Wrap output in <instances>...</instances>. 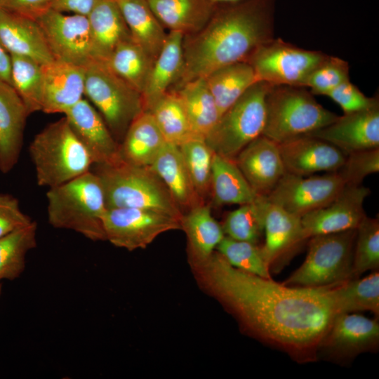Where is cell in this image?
<instances>
[{"label":"cell","mask_w":379,"mask_h":379,"mask_svg":"<svg viewBox=\"0 0 379 379\" xmlns=\"http://www.w3.org/2000/svg\"><path fill=\"white\" fill-rule=\"evenodd\" d=\"M328 55L274 37L257 48L246 62L253 67L258 81L302 87L308 75Z\"/></svg>","instance_id":"30bf717a"},{"label":"cell","mask_w":379,"mask_h":379,"mask_svg":"<svg viewBox=\"0 0 379 379\" xmlns=\"http://www.w3.org/2000/svg\"><path fill=\"white\" fill-rule=\"evenodd\" d=\"M35 20L55 60L83 67L96 60L87 16L48 9Z\"/></svg>","instance_id":"7c38bea8"},{"label":"cell","mask_w":379,"mask_h":379,"mask_svg":"<svg viewBox=\"0 0 379 379\" xmlns=\"http://www.w3.org/2000/svg\"><path fill=\"white\" fill-rule=\"evenodd\" d=\"M338 117L321 105L305 87L271 86L266 97L262 135L280 143L317 131Z\"/></svg>","instance_id":"8992f818"},{"label":"cell","mask_w":379,"mask_h":379,"mask_svg":"<svg viewBox=\"0 0 379 379\" xmlns=\"http://www.w3.org/2000/svg\"><path fill=\"white\" fill-rule=\"evenodd\" d=\"M345 185L337 171L309 177L285 173L266 198L289 213L302 218L327 205Z\"/></svg>","instance_id":"4fadbf2b"},{"label":"cell","mask_w":379,"mask_h":379,"mask_svg":"<svg viewBox=\"0 0 379 379\" xmlns=\"http://www.w3.org/2000/svg\"><path fill=\"white\" fill-rule=\"evenodd\" d=\"M211 193L215 206L242 205L253 202L258 197L234 160L215 152L211 167Z\"/></svg>","instance_id":"1f68e13d"},{"label":"cell","mask_w":379,"mask_h":379,"mask_svg":"<svg viewBox=\"0 0 379 379\" xmlns=\"http://www.w3.org/2000/svg\"><path fill=\"white\" fill-rule=\"evenodd\" d=\"M37 224H31L0 237V281L20 276L26 265V256L36 246Z\"/></svg>","instance_id":"8d00e7d4"},{"label":"cell","mask_w":379,"mask_h":379,"mask_svg":"<svg viewBox=\"0 0 379 379\" xmlns=\"http://www.w3.org/2000/svg\"><path fill=\"white\" fill-rule=\"evenodd\" d=\"M275 0H248L217 6L199 31L184 35L183 65L175 90L241 61L274 38Z\"/></svg>","instance_id":"7a4b0ae2"},{"label":"cell","mask_w":379,"mask_h":379,"mask_svg":"<svg viewBox=\"0 0 379 379\" xmlns=\"http://www.w3.org/2000/svg\"><path fill=\"white\" fill-rule=\"evenodd\" d=\"M105 62L113 72L142 94L154 61L130 38L117 45Z\"/></svg>","instance_id":"e575fe53"},{"label":"cell","mask_w":379,"mask_h":379,"mask_svg":"<svg viewBox=\"0 0 379 379\" xmlns=\"http://www.w3.org/2000/svg\"><path fill=\"white\" fill-rule=\"evenodd\" d=\"M326 96L336 102L344 114L365 109L379 102L378 97L365 95L350 80L337 86Z\"/></svg>","instance_id":"f6af8a7d"},{"label":"cell","mask_w":379,"mask_h":379,"mask_svg":"<svg viewBox=\"0 0 379 379\" xmlns=\"http://www.w3.org/2000/svg\"><path fill=\"white\" fill-rule=\"evenodd\" d=\"M216 251L235 268L261 277L272 278L261 246L258 244L225 236L218 245Z\"/></svg>","instance_id":"60d3db41"},{"label":"cell","mask_w":379,"mask_h":379,"mask_svg":"<svg viewBox=\"0 0 379 379\" xmlns=\"http://www.w3.org/2000/svg\"><path fill=\"white\" fill-rule=\"evenodd\" d=\"M357 229L316 235L308 240L302 264L282 284L298 288H331L353 279Z\"/></svg>","instance_id":"52a82bcc"},{"label":"cell","mask_w":379,"mask_h":379,"mask_svg":"<svg viewBox=\"0 0 379 379\" xmlns=\"http://www.w3.org/2000/svg\"><path fill=\"white\" fill-rule=\"evenodd\" d=\"M87 18L96 60L106 61L117 45L131 38L115 0H99Z\"/></svg>","instance_id":"83f0119b"},{"label":"cell","mask_w":379,"mask_h":379,"mask_svg":"<svg viewBox=\"0 0 379 379\" xmlns=\"http://www.w3.org/2000/svg\"><path fill=\"white\" fill-rule=\"evenodd\" d=\"M192 184L204 201L211 193V167L214 152L205 140L192 138L178 146Z\"/></svg>","instance_id":"ab89813d"},{"label":"cell","mask_w":379,"mask_h":379,"mask_svg":"<svg viewBox=\"0 0 379 379\" xmlns=\"http://www.w3.org/2000/svg\"><path fill=\"white\" fill-rule=\"evenodd\" d=\"M0 42L11 55L31 58L41 65L54 58L34 18L0 8Z\"/></svg>","instance_id":"7402d4cb"},{"label":"cell","mask_w":379,"mask_h":379,"mask_svg":"<svg viewBox=\"0 0 379 379\" xmlns=\"http://www.w3.org/2000/svg\"><path fill=\"white\" fill-rule=\"evenodd\" d=\"M86 95L102 116L117 141L122 140L145 107L142 94L113 72L102 60L85 67Z\"/></svg>","instance_id":"ba28073f"},{"label":"cell","mask_w":379,"mask_h":379,"mask_svg":"<svg viewBox=\"0 0 379 379\" xmlns=\"http://www.w3.org/2000/svg\"><path fill=\"white\" fill-rule=\"evenodd\" d=\"M46 198L48 220L53 227L74 231L91 241H106L105 193L99 178L91 170L48 188Z\"/></svg>","instance_id":"3957f363"},{"label":"cell","mask_w":379,"mask_h":379,"mask_svg":"<svg viewBox=\"0 0 379 379\" xmlns=\"http://www.w3.org/2000/svg\"><path fill=\"white\" fill-rule=\"evenodd\" d=\"M347 61L328 55L307 77L302 87L310 88L313 95H327L343 82L350 80Z\"/></svg>","instance_id":"7bdbcfd3"},{"label":"cell","mask_w":379,"mask_h":379,"mask_svg":"<svg viewBox=\"0 0 379 379\" xmlns=\"http://www.w3.org/2000/svg\"><path fill=\"white\" fill-rule=\"evenodd\" d=\"M180 225L187 236L191 266L206 261L225 236L222 225L212 215L211 206L206 203L183 213Z\"/></svg>","instance_id":"d4e9b609"},{"label":"cell","mask_w":379,"mask_h":379,"mask_svg":"<svg viewBox=\"0 0 379 379\" xmlns=\"http://www.w3.org/2000/svg\"><path fill=\"white\" fill-rule=\"evenodd\" d=\"M204 78L220 116L258 82L253 67L246 61L222 67Z\"/></svg>","instance_id":"d6a6232c"},{"label":"cell","mask_w":379,"mask_h":379,"mask_svg":"<svg viewBox=\"0 0 379 379\" xmlns=\"http://www.w3.org/2000/svg\"><path fill=\"white\" fill-rule=\"evenodd\" d=\"M41 69L42 112L65 114L83 98L85 67L54 59Z\"/></svg>","instance_id":"44dd1931"},{"label":"cell","mask_w":379,"mask_h":379,"mask_svg":"<svg viewBox=\"0 0 379 379\" xmlns=\"http://www.w3.org/2000/svg\"><path fill=\"white\" fill-rule=\"evenodd\" d=\"M197 279L253 337L300 363L318 359L339 314L331 288H298L232 266L218 251L192 266Z\"/></svg>","instance_id":"6da1fadb"},{"label":"cell","mask_w":379,"mask_h":379,"mask_svg":"<svg viewBox=\"0 0 379 379\" xmlns=\"http://www.w3.org/2000/svg\"><path fill=\"white\" fill-rule=\"evenodd\" d=\"M379 267V220L367 215L357 228L353 254V279Z\"/></svg>","instance_id":"b9f144b4"},{"label":"cell","mask_w":379,"mask_h":379,"mask_svg":"<svg viewBox=\"0 0 379 379\" xmlns=\"http://www.w3.org/2000/svg\"><path fill=\"white\" fill-rule=\"evenodd\" d=\"M270 87L267 83L256 82L220 116L205 139L215 153L234 159L243 148L262 135Z\"/></svg>","instance_id":"9c48e42d"},{"label":"cell","mask_w":379,"mask_h":379,"mask_svg":"<svg viewBox=\"0 0 379 379\" xmlns=\"http://www.w3.org/2000/svg\"><path fill=\"white\" fill-rule=\"evenodd\" d=\"M99 0H53L51 9L88 16Z\"/></svg>","instance_id":"c3c4849f"},{"label":"cell","mask_w":379,"mask_h":379,"mask_svg":"<svg viewBox=\"0 0 379 379\" xmlns=\"http://www.w3.org/2000/svg\"><path fill=\"white\" fill-rule=\"evenodd\" d=\"M149 167L166 186L182 211L205 203L192 184L178 146L166 142Z\"/></svg>","instance_id":"cb8c5ba5"},{"label":"cell","mask_w":379,"mask_h":379,"mask_svg":"<svg viewBox=\"0 0 379 379\" xmlns=\"http://www.w3.org/2000/svg\"><path fill=\"white\" fill-rule=\"evenodd\" d=\"M105 193L107 208H135L166 213L180 220L183 212L148 166L119 161L93 165Z\"/></svg>","instance_id":"277c9868"},{"label":"cell","mask_w":379,"mask_h":379,"mask_svg":"<svg viewBox=\"0 0 379 379\" xmlns=\"http://www.w3.org/2000/svg\"><path fill=\"white\" fill-rule=\"evenodd\" d=\"M163 26L184 35L201 30L216 7L210 0H147Z\"/></svg>","instance_id":"f1b7e54d"},{"label":"cell","mask_w":379,"mask_h":379,"mask_svg":"<svg viewBox=\"0 0 379 379\" xmlns=\"http://www.w3.org/2000/svg\"><path fill=\"white\" fill-rule=\"evenodd\" d=\"M339 314L368 311L379 316V272L331 287Z\"/></svg>","instance_id":"836d02e7"},{"label":"cell","mask_w":379,"mask_h":379,"mask_svg":"<svg viewBox=\"0 0 379 379\" xmlns=\"http://www.w3.org/2000/svg\"><path fill=\"white\" fill-rule=\"evenodd\" d=\"M38 185L54 187L89 171L93 161L67 119L46 126L30 143Z\"/></svg>","instance_id":"5b68a950"},{"label":"cell","mask_w":379,"mask_h":379,"mask_svg":"<svg viewBox=\"0 0 379 379\" xmlns=\"http://www.w3.org/2000/svg\"><path fill=\"white\" fill-rule=\"evenodd\" d=\"M184 34L170 31L156 58L142 93L145 111L178 79L183 65Z\"/></svg>","instance_id":"484cf974"},{"label":"cell","mask_w":379,"mask_h":379,"mask_svg":"<svg viewBox=\"0 0 379 379\" xmlns=\"http://www.w3.org/2000/svg\"><path fill=\"white\" fill-rule=\"evenodd\" d=\"M0 80L11 85V58L0 42Z\"/></svg>","instance_id":"681fc988"},{"label":"cell","mask_w":379,"mask_h":379,"mask_svg":"<svg viewBox=\"0 0 379 379\" xmlns=\"http://www.w3.org/2000/svg\"><path fill=\"white\" fill-rule=\"evenodd\" d=\"M132 39L154 61L167 34L147 0H115Z\"/></svg>","instance_id":"f546056e"},{"label":"cell","mask_w":379,"mask_h":379,"mask_svg":"<svg viewBox=\"0 0 379 379\" xmlns=\"http://www.w3.org/2000/svg\"><path fill=\"white\" fill-rule=\"evenodd\" d=\"M0 293H1V284H0Z\"/></svg>","instance_id":"816d5d0a"},{"label":"cell","mask_w":379,"mask_h":379,"mask_svg":"<svg viewBox=\"0 0 379 379\" xmlns=\"http://www.w3.org/2000/svg\"><path fill=\"white\" fill-rule=\"evenodd\" d=\"M264 236L261 251L270 272H274L281 269L308 240L303 232L301 218L289 213L268 201Z\"/></svg>","instance_id":"d6986e66"},{"label":"cell","mask_w":379,"mask_h":379,"mask_svg":"<svg viewBox=\"0 0 379 379\" xmlns=\"http://www.w3.org/2000/svg\"><path fill=\"white\" fill-rule=\"evenodd\" d=\"M379 345L378 318L341 313L333 319L318 350V358L348 361L359 354L376 351Z\"/></svg>","instance_id":"5bb4252c"},{"label":"cell","mask_w":379,"mask_h":379,"mask_svg":"<svg viewBox=\"0 0 379 379\" xmlns=\"http://www.w3.org/2000/svg\"><path fill=\"white\" fill-rule=\"evenodd\" d=\"M286 173L308 176L318 172L338 171L346 154L332 144L310 135L278 143Z\"/></svg>","instance_id":"2e32d148"},{"label":"cell","mask_w":379,"mask_h":379,"mask_svg":"<svg viewBox=\"0 0 379 379\" xmlns=\"http://www.w3.org/2000/svg\"><path fill=\"white\" fill-rule=\"evenodd\" d=\"M335 146L346 154L379 147V102L365 109L343 114L310 134Z\"/></svg>","instance_id":"e0dca14e"},{"label":"cell","mask_w":379,"mask_h":379,"mask_svg":"<svg viewBox=\"0 0 379 379\" xmlns=\"http://www.w3.org/2000/svg\"><path fill=\"white\" fill-rule=\"evenodd\" d=\"M267 204L266 197L258 196L253 202L239 205L228 213L221 225L225 235L258 244L264 234Z\"/></svg>","instance_id":"74e56055"},{"label":"cell","mask_w":379,"mask_h":379,"mask_svg":"<svg viewBox=\"0 0 379 379\" xmlns=\"http://www.w3.org/2000/svg\"><path fill=\"white\" fill-rule=\"evenodd\" d=\"M337 171L346 185H361L366 176L379 171V147L347 154Z\"/></svg>","instance_id":"ee69618b"},{"label":"cell","mask_w":379,"mask_h":379,"mask_svg":"<svg viewBox=\"0 0 379 379\" xmlns=\"http://www.w3.org/2000/svg\"><path fill=\"white\" fill-rule=\"evenodd\" d=\"M103 225L106 240L130 251L145 248L166 232L181 230L180 220L177 218L135 208H107Z\"/></svg>","instance_id":"8fae6325"},{"label":"cell","mask_w":379,"mask_h":379,"mask_svg":"<svg viewBox=\"0 0 379 379\" xmlns=\"http://www.w3.org/2000/svg\"><path fill=\"white\" fill-rule=\"evenodd\" d=\"M166 143L152 114L144 111L128 128L119 143L121 161L149 166Z\"/></svg>","instance_id":"4316f807"},{"label":"cell","mask_w":379,"mask_h":379,"mask_svg":"<svg viewBox=\"0 0 379 379\" xmlns=\"http://www.w3.org/2000/svg\"><path fill=\"white\" fill-rule=\"evenodd\" d=\"M11 86L23 101L28 113L41 111V65L20 55H11Z\"/></svg>","instance_id":"f35d334b"},{"label":"cell","mask_w":379,"mask_h":379,"mask_svg":"<svg viewBox=\"0 0 379 379\" xmlns=\"http://www.w3.org/2000/svg\"><path fill=\"white\" fill-rule=\"evenodd\" d=\"M33 221L21 211L15 197L8 194H0V237Z\"/></svg>","instance_id":"bcb514c9"},{"label":"cell","mask_w":379,"mask_h":379,"mask_svg":"<svg viewBox=\"0 0 379 379\" xmlns=\"http://www.w3.org/2000/svg\"><path fill=\"white\" fill-rule=\"evenodd\" d=\"M234 160L258 196L267 197L286 173L278 143L263 135L248 144Z\"/></svg>","instance_id":"ffe728a7"},{"label":"cell","mask_w":379,"mask_h":379,"mask_svg":"<svg viewBox=\"0 0 379 379\" xmlns=\"http://www.w3.org/2000/svg\"><path fill=\"white\" fill-rule=\"evenodd\" d=\"M146 111L152 114L166 142L180 146L194 138L182 102L175 91H167Z\"/></svg>","instance_id":"d590c367"},{"label":"cell","mask_w":379,"mask_h":379,"mask_svg":"<svg viewBox=\"0 0 379 379\" xmlns=\"http://www.w3.org/2000/svg\"><path fill=\"white\" fill-rule=\"evenodd\" d=\"M175 91L182 102L194 138L205 140L220 117L205 78L192 80Z\"/></svg>","instance_id":"4dcf8cb0"},{"label":"cell","mask_w":379,"mask_h":379,"mask_svg":"<svg viewBox=\"0 0 379 379\" xmlns=\"http://www.w3.org/2000/svg\"><path fill=\"white\" fill-rule=\"evenodd\" d=\"M211 2L215 6L234 4L240 2H244L248 0H210Z\"/></svg>","instance_id":"f907efd6"},{"label":"cell","mask_w":379,"mask_h":379,"mask_svg":"<svg viewBox=\"0 0 379 379\" xmlns=\"http://www.w3.org/2000/svg\"><path fill=\"white\" fill-rule=\"evenodd\" d=\"M74 133L89 154L93 165L121 161L119 143L98 111L82 98L65 114Z\"/></svg>","instance_id":"ac0fdd59"},{"label":"cell","mask_w":379,"mask_h":379,"mask_svg":"<svg viewBox=\"0 0 379 379\" xmlns=\"http://www.w3.org/2000/svg\"><path fill=\"white\" fill-rule=\"evenodd\" d=\"M53 0H0V8L35 19L51 9Z\"/></svg>","instance_id":"7dc6e473"},{"label":"cell","mask_w":379,"mask_h":379,"mask_svg":"<svg viewBox=\"0 0 379 379\" xmlns=\"http://www.w3.org/2000/svg\"><path fill=\"white\" fill-rule=\"evenodd\" d=\"M370 193L362 185H345L327 205L301 218L305 237L357 229L366 216L364 203Z\"/></svg>","instance_id":"9a60e30c"},{"label":"cell","mask_w":379,"mask_h":379,"mask_svg":"<svg viewBox=\"0 0 379 379\" xmlns=\"http://www.w3.org/2000/svg\"><path fill=\"white\" fill-rule=\"evenodd\" d=\"M28 111L13 87L0 80V171L8 173L17 164Z\"/></svg>","instance_id":"603a6c76"}]
</instances>
